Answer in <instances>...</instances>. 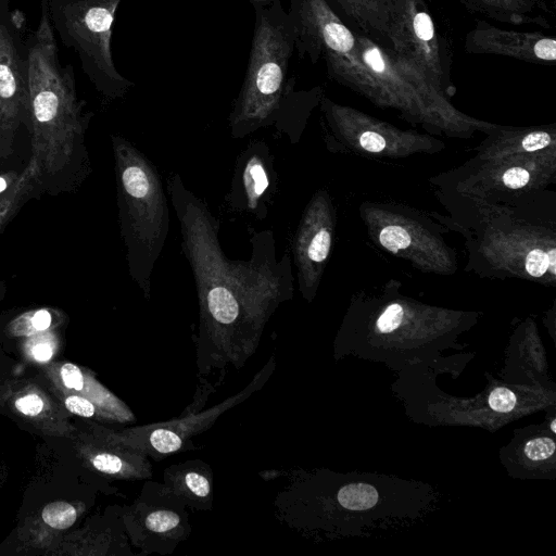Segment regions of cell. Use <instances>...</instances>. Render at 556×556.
Wrapping results in <instances>:
<instances>
[{
    "instance_id": "cell-1",
    "label": "cell",
    "mask_w": 556,
    "mask_h": 556,
    "mask_svg": "<svg viewBox=\"0 0 556 556\" xmlns=\"http://www.w3.org/2000/svg\"><path fill=\"white\" fill-rule=\"evenodd\" d=\"M166 190L194 278L202 327L218 334L258 330L292 292L289 257L277 260L273 231L253 233L249 260H230L218 241L219 222L179 174L166 179Z\"/></svg>"
},
{
    "instance_id": "cell-2",
    "label": "cell",
    "mask_w": 556,
    "mask_h": 556,
    "mask_svg": "<svg viewBox=\"0 0 556 556\" xmlns=\"http://www.w3.org/2000/svg\"><path fill=\"white\" fill-rule=\"evenodd\" d=\"M26 75L30 156L38 162L42 178H56L83 154L91 114H84L72 67L59 61L47 5L28 47Z\"/></svg>"
},
{
    "instance_id": "cell-3",
    "label": "cell",
    "mask_w": 556,
    "mask_h": 556,
    "mask_svg": "<svg viewBox=\"0 0 556 556\" xmlns=\"http://www.w3.org/2000/svg\"><path fill=\"white\" fill-rule=\"evenodd\" d=\"M255 24L249 64L241 90L229 115L230 136L244 138L253 131L275 126L287 135L293 91L287 74L295 49V26L281 5L254 7Z\"/></svg>"
},
{
    "instance_id": "cell-4",
    "label": "cell",
    "mask_w": 556,
    "mask_h": 556,
    "mask_svg": "<svg viewBox=\"0 0 556 556\" xmlns=\"http://www.w3.org/2000/svg\"><path fill=\"white\" fill-rule=\"evenodd\" d=\"M118 223L132 281L151 296L154 265L169 231V210L160 173L135 144L112 135Z\"/></svg>"
},
{
    "instance_id": "cell-5",
    "label": "cell",
    "mask_w": 556,
    "mask_h": 556,
    "mask_svg": "<svg viewBox=\"0 0 556 556\" xmlns=\"http://www.w3.org/2000/svg\"><path fill=\"white\" fill-rule=\"evenodd\" d=\"M122 0H49L51 20L84 72L109 99L124 97L134 83L122 76L111 51L112 26Z\"/></svg>"
},
{
    "instance_id": "cell-6",
    "label": "cell",
    "mask_w": 556,
    "mask_h": 556,
    "mask_svg": "<svg viewBox=\"0 0 556 556\" xmlns=\"http://www.w3.org/2000/svg\"><path fill=\"white\" fill-rule=\"evenodd\" d=\"M397 28L392 50L417 68L440 92L452 94L453 51L426 0H391Z\"/></svg>"
},
{
    "instance_id": "cell-7",
    "label": "cell",
    "mask_w": 556,
    "mask_h": 556,
    "mask_svg": "<svg viewBox=\"0 0 556 556\" xmlns=\"http://www.w3.org/2000/svg\"><path fill=\"white\" fill-rule=\"evenodd\" d=\"M288 14L295 26V50L315 64L321 56H350L356 52L353 28L344 23L328 0H290Z\"/></svg>"
},
{
    "instance_id": "cell-8",
    "label": "cell",
    "mask_w": 556,
    "mask_h": 556,
    "mask_svg": "<svg viewBox=\"0 0 556 556\" xmlns=\"http://www.w3.org/2000/svg\"><path fill=\"white\" fill-rule=\"evenodd\" d=\"M275 187L274 156L265 142L253 141L236 160L226 202L233 213L263 220Z\"/></svg>"
},
{
    "instance_id": "cell-9",
    "label": "cell",
    "mask_w": 556,
    "mask_h": 556,
    "mask_svg": "<svg viewBox=\"0 0 556 556\" xmlns=\"http://www.w3.org/2000/svg\"><path fill=\"white\" fill-rule=\"evenodd\" d=\"M464 49L470 54L502 55L538 65L556 63V40L553 36L541 31L503 29L480 18L467 33Z\"/></svg>"
},
{
    "instance_id": "cell-10",
    "label": "cell",
    "mask_w": 556,
    "mask_h": 556,
    "mask_svg": "<svg viewBox=\"0 0 556 556\" xmlns=\"http://www.w3.org/2000/svg\"><path fill=\"white\" fill-rule=\"evenodd\" d=\"M26 116V64L9 29L0 24V134L14 139Z\"/></svg>"
},
{
    "instance_id": "cell-11",
    "label": "cell",
    "mask_w": 556,
    "mask_h": 556,
    "mask_svg": "<svg viewBox=\"0 0 556 556\" xmlns=\"http://www.w3.org/2000/svg\"><path fill=\"white\" fill-rule=\"evenodd\" d=\"M349 21L351 28L380 46L394 50L397 28L391 0H328Z\"/></svg>"
},
{
    "instance_id": "cell-12",
    "label": "cell",
    "mask_w": 556,
    "mask_h": 556,
    "mask_svg": "<svg viewBox=\"0 0 556 556\" xmlns=\"http://www.w3.org/2000/svg\"><path fill=\"white\" fill-rule=\"evenodd\" d=\"M472 14L511 25L552 28L554 7L546 0H460Z\"/></svg>"
},
{
    "instance_id": "cell-13",
    "label": "cell",
    "mask_w": 556,
    "mask_h": 556,
    "mask_svg": "<svg viewBox=\"0 0 556 556\" xmlns=\"http://www.w3.org/2000/svg\"><path fill=\"white\" fill-rule=\"evenodd\" d=\"M42 182L39 164L30 156L14 187L0 198V233L20 210L39 193Z\"/></svg>"
},
{
    "instance_id": "cell-14",
    "label": "cell",
    "mask_w": 556,
    "mask_h": 556,
    "mask_svg": "<svg viewBox=\"0 0 556 556\" xmlns=\"http://www.w3.org/2000/svg\"><path fill=\"white\" fill-rule=\"evenodd\" d=\"M309 236L302 229L294 240V257L299 267L300 279L304 276L308 267L321 264L328 256L331 236L328 229H309Z\"/></svg>"
},
{
    "instance_id": "cell-15",
    "label": "cell",
    "mask_w": 556,
    "mask_h": 556,
    "mask_svg": "<svg viewBox=\"0 0 556 556\" xmlns=\"http://www.w3.org/2000/svg\"><path fill=\"white\" fill-rule=\"evenodd\" d=\"M338 501L346 509L365 510L377 503L378 493L372 485L352 483L339 491Z\"/></svg>"
},
{
    "instance_id": "cell-16",
    "label": "cell",
    "mask_w": 556,
    "mask_h": 556,
    "mask_svg": "<svg viewBox=\"0 0 556 556\" xmlns=\"http://www.w3.org/2000/svg\"><path fill=\"white\" fill-rule=\"evenodd\" d=\"M75 508L66 502H53L48 504L42 510L43 521L58 530L70 528L76 520Z\"/></svg>"
},
{
    "instance_id": "cell-17",
    "label": "cell",
    "mask_w": 556,
    "mask_h": 556,
    "mask_svg": "<svg viewBox=\"0 0 556 556\" xmlns=\"http://www.w3.org/2000/svg\"><path fill=\"white\" fill-rule=\"evenodd\" d=\"M180 516L170 509L157 508L150 511L144 519L146 529L155 534H167L178 528Z\"/></svg>"
},
{
    "instance_id": "cell-18",
    "label": "cell",
    "mask_w": 556,
    "mask_h": 556,
    "mask_svg": "<svg viewBox=\"0 0 556 556\" xmlns=\"http://www.w3.org/2000/svg\"><path fill=\"white\" fill-rule=\"evenodd\" d=\"M182 491L193 500H204L211 494V483L203 473L189 470L182 475Z\"/></svg>"
},
{
    "instance_id": "cell-19",
    "label": "cell",
    "mask_w": 556,
    "mask_h": 556,
    "mask_svg": "<svg viewBox=\"0 0 556 556\" xmlns=\"http://www.w3.org/2000/svg\"><path fill=\"white\" fill-rule=\"evenodd\" d=\"M379 240L386 249L393 253L410 244L408 232L400 226L384 227L380 232Z\"/></svg>"
},
{
    "instance_id": "cell-20",
    "label": "cell",
    "mask_w": 556,
    "mask_h": 556,
    "mask_svg": "<svg viewBox=\"0 0 556 556\" xmlns=\"http://www.w3.org/2000/svg\"><path fill=\"white\" fill-rule=\"evenodd\" d=\"M555 452V442L551 438H535L525 445V454L532 460L549 458Z\"/></svg>"
},
{
    "instance_id": "cell-21",
    "label": "cell",
    "mask_w": 556,
    "mask_h": 556,
    "mask_svg": "<svg viewBox=\"0 0 556 556\" xmlns=\"http://www.w3.org/2000/svg\"><path fill=\"white\" fill-rule=\"evenodd\" d=\"M403 318V308L400 304L389 305L377 320V328L382 333H388L396 329Z\"/></svg>"
},
{
    "instance_id": "cell-22",
    "label": "cell",
    "mask_w": 556,
    "mask_h": 556,
    "mask_svg": "<svg viewBox=\"0 0 556 556\" xmlns=\"http://www.w3.org/2000/svg\"><path fill=\"white\" fill-rule=\"evenodd\" d=\"M94 468L103 473L115 475L123 471L126 464L123 458L111 453H100L92 459Z\"/></svg>"
},
{
    "instance_id": "cell-23",
    "label": "cell",
    "mask_w": 556,
    "mask_h": 556,
    "mask_svg": "<svg viewBox=\"0 0 556 556\" xmlns=\"http://www.w3.org/2000/svg\"><path fill=\"white\" fill-rule=\"evenodd\" d=\"M515 394L506 388H496L489 395V405L495 412H510L515 407Z\"/></svg>"
},
{
    "instance_id": "cell-24",
    "label": "cell",
    "mask_w": 556,
    "mask_h": 556,
    "mask_svg": "<svg viewBox=\"0 0 556 556\" xmlns=\"http://www.w3.org/2000/svg\"><path fill=\"white\" fill-rule=\"evenodd\" d=\"M548 266L547 254L540 250L534 249L529 252L526 258V269L528 274L533 277L542 276Z\"/></svg>"
},
{
    "instance_id": "cell-25",
    "label": "cell",
    "mask_w": 556,
    "mask_h": 556,
    "mask_svg": "<svg viewBox=\"0 0 556 556\" xmlns=\"http://www.w3.org/2000/svg\"><path fill=\"white\" fill-rule=\"evenodd\" d=\"M65 407L73 414L81 417H92L94 415L93 404L81 396L72 395L65 400Z\"/></svg>"
},
{
    "instance_id": "cell-26",
    "label": "cell",
    "mask_w": 556,
    "mask_h": 556,
    "mask_svg": "<svg viewBox=\"0 0 556 556\" xmlns=\"http://www.w3.org/2000/svg\"><path fill=\"white\" fill-rule=\"evenodd\" d=\"M61 376L64 384L67 388L81 390L84 386V378L80 369L71 363H67L61 368Z\"/></svg>"
},
{
    "instance_id": "cell-27",
    "label": "cell",
    "mask_w": 556,
    "mask_h": 556,
    "mask_svg": "<svg viewBox=\"0 0 556 556\" xmlns=\"http://www.w3.org/2000/svg\"><path fill=\"white\" fill-rule=\"evenodd\" d=\"M16 408L27 416H36L43 408V402L37 394H27L18 399L15 403Z\"/></svg>"
},
{
    "instance_id": "cell-28",
    "label": "cell",
    "mask_w": 556,
    "mask_h": 556,
    "mask_svg": "<svg viewBox=\"0 0 556 556\" xmlns=\"http://www.w3.org/2000/svg\"><path fill=\"white\" fill-rule=\"evenodd\" d=\"M529 173L520 167H513L504 173L503 181L510 189H518L529 181Z\"/></svg>"
},
{
    "instance_id": "cell-29",
    "label": "cell",
    "mask_w": 556,
    "mask_h": 556,
    "mask_svg": "<svg viewBox=\"0 0 556 556\" xmlns=\"http://www.w3.org/2000/svg\"><path fill=\"white\" fill-rule=\"evenodd\" d=\"M551 142V137L545 131H535L527 135L522 140L525 150L532 152L547 147Z\"/></svg>"
},
{
    "instance_id": "cell-30",
    "label": "cell",
    "mask_w": 556,
    "mask_h": 556,
    "mask_svg": "<svg viewBox=\"0 0 556 556\" xmlns=\"http://www.w3.org/2000/svg\"><path fill=\"white\" fill-rule=\"evenodd\" d=\"M361 146L369 152H380L386 147L384 138L375 131H365L359 137Z\"/></svg>"
},
{
    "instance_id": "cell-31",
    "label": "cell",
    "mask_w": 556,
    "mask_h": 556,
    "mask_svg": "<svg viewBox=\"0 0 556 556\" xmlns=\"http://www.w3.org/2000/svg\"><path fill=\"white\" fill-rule=\"evenodd\" d=\"M22 170L10 169L0 173V198L16 184Z\"/></svg>"
},
{
    "instance_id": "cell-32",
    "label": "cell",
    "mask_w": 556,
    "mask_h": 556,
    "mask_svg": "<svg viewBox=\"0 0 556 556\" xmlns=\"http://www.w3.org/2000/svg\"><path fill=\"white\" fill-rule=\"evenodd\" d=\"M51 321L52 317L48 309L33 311V324L38 331L47 330Z\"/></svg>"
},
{
    "instance_id": "cell-33",
    "label": "cell",
    "mask_w": 556,
    "mask_h": 556,
    "mask_svg": "<svg viewBox=\"0 0 556 556\" xmlns=\"http://www.w3.org/2000/svg\"><path fill=\"white\" fill-rule=\"evenodd\" d=\"M52 348L48 343H39L35 345L33 353L36 359L40 362L48 361L52 355Z\"/></svg>"
},
{
    "instance_id": "cell-34",
    "label": "cell",
    "mask_w": 556,
    "mask_h": 556,
    "mask_svg": "<svg viewBox=\"0 0 556 556\" xmlns=\"http://www.w3.org/2000/svg\"><path fill=\"white\" fill-rule=\"evenodd\" d=\"M13 140L0 134V160H3L12 152Z\"/></svg>"
},
{
    "instance_id": "cell-35",
    "label": "cell",
    "mask_w": 556,
    "mask_h": 556,
    "mask_svg": "<svg viewBox=\"0 0 556 556\" xmlns=\"http://www.w3.org/2000/svg\"><path fill=\"white\" fill-rule=\"evenodd\" d=\"M555 258H556V251H555V249H552L549 251V253H547V261H548L547 268H549L552 274L556 273V270H555L556 260Z\"/></svg>"
},
{
    "instance_id": "cell-36",
    "label": "cell",
    "mask_w": 556,
    "mask_h": 556,
    "mask_svg": "<svg viewBox=\"0 0 556 556\" xmlns=\"http://www.w3.org/2000/svg\"><path fill=\"white\" fill-rule=\"evenodd\" d=\"M250 1L253 7H265V5H268L270 2H273V0H248Z\"/></svg>"
},
{
    "instance_id": "cell-37",
    "label": "cell",
    "mask_w": 556,
    "mask_h": 556,
    "mask_svg": "<svg viewBox=\"0 0 556 556\" xmlns=\"http://www.w3.org/2000/svg\"><path fill=\"white\" fill-rule=\"evenodd\" d=\"M8 2H9V0H0V24H2L1 23L2 15H3L4 10H7V8H8Z\"/></svg>"
},
{
    "instance_id": "cell-38",
    "label": "cell",
    "mask_w": 556,
    "mask_h": 556,
    "mask_svg": "<svg viewBox=\"0 0 556 556\" xmlns=\"http://www.w3.org/2000/svg\"><path fill=\"white\" fill-rule=\"evenodd\" d=\"M551 429H552V431H553L554 433L556 432V429H555V419L552 421Z\"/></svg>"
}]
</instances>
